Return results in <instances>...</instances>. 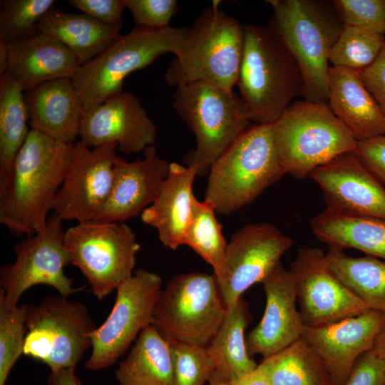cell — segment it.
Here are the masks:
<instances>
[{"instance_id":"cell-1","label":"cell","mask_w":385,"mask_h":385,"mask_svg":"<svg viewBox=\"0 0 385 385\" xmlns=\"http://www.w3.org/2000/svg\"><path fill=\"white\" fill-rule=\"evenodd\" d=\"M72 145L31 129L0 190V222L14 235H32L46 226L63 183Z\"/></svg>"},{"instance_id":"cell-2","label":"cell","mask_w":385,"mask_h":385,"mask_svg":"<svg viewBox=\"0 0 385 385\" xmlns=\"http://www.w3.org/2000/svg\"><path fill=\"white\" fill-rule=\"evenodd\" d=\"M273 9L269 26L297 61L305 101H328L330 51L344 24L332 1L269 0Z\"/></svg>"},{"instance_id":"cell-3","label":"cell","mask_w":385,"mask_h":385,"mask_svg":"<svg viewBox=\"0 0 385 385\" xmlns=\"http://www.w3.org/2000/svg\"><path fill=\"white\" fill-rule=\"evenodd\" d=\"M244 50L236 86L251 122L273 124L302 96L299 66L270 26H244Z\"/></svg>"},{"instance_id":"cell-4","label":"cell","mask_w":385,"mask_h":385,"mask_svg":"<svg viewBox=\"0 0 385 385\" xmlns=\"http://www.w3.org/2000/svg\"><path fill=\"white\" fill-rule=\"evenodd\" d=\"M205 200L230 215L252 202L286 175L276 148L273 124L250 125L213 163Z\"/></svg>"},{"instance_id":"cell-5","label":"cell","mask_w":385,"mask_h":385,"mask_svg":"<svg viewBox=\"0 0 385 385\" xmlns=\"http://www.w3.org/2000/svg\"><path fill=\"white\" fill-rule=\"evenodd\" d=\"M244 26L216 6L205 9L188 27L180 53L163 78L171 86L204 82L232 91L244 50Z\"/></svg>"},{"instance_id":"cell-6","label":"cell","mask_w":385,"mask_h":385,"mask_svg":"<svg viewBox=\"0 0 385 385\" xmlns=\"http://www.w3.org/2000/svg\"><path fill=\"white\" fill-rule=\"evenodd\" d=\"M188 27L135 28L120 35L96 57L79 66L71 78L83 109L88 111L123 91L125 78L159 56H178Z\"/></svg>"},{"instance_id":"cell-7","label":"cell","mask_w":385,"mask_h":385,"mask_svg":"<svg viewBox=\"0 0 385 385\" xmlns=\"http://www.w3.org/2000/svg\"><path fill=\"white\" fill-rule=\"evenodd\" d=\"M273 133L285 173L297 179L353 152L357 143L327 104L305 100L287 108L273 123Z\"/></svg>"},{"instance_id":"cell-8","label":"cell","mask_w":385,"mask_h":385,"mask_svg":"<svg viewBox=\"0 0 385 385\" xmlns=\"http://www.w3.org/2000/svg\"><path fill=\"white\" fill-rule=\"evenodd\" d=\"M173 106L193 132L196 147L185 157L197 176L208 174L213 163L251 125L236 93L204 82L175 87Z\"/></svg>"},{"instance_id":"cell-9","label":"cell","mask_w":385,"mask_h":385,"mask_svg":"<svg viewBox=\"0 0 385 385\" xmlns=\"http://www.w3.org/2000/svg\"><path fill=\"white\" fill-rule=\"evenodd\" d=\"M227 312L213 274H179L160 291L152 325L170 343L207 346L220 329Z\"/></svg>"},{"instance_id":"cell-10","label":"cell","mask_w":385,"mask_h":385,"mask_svg":"<svg viewBox=\"0 0 385 385\" xmlns=\"http://www.w3.org/2000/svg\"><path fill=\"white\" fill-rule=\"evenodd\" d=\"M26 326L23 354L51 371L75 369L97 328L84 304L60 294L27 304Z\"/></svg>"},{"instance_id":"cell-11","label":"cell","mask_w":385,"mask_h":385,"mask_svg":"<svg viewBox=\"0 0 385 385\" xmlns=\"http://www.w3.org/2000/svg\"><path fill=\"white\" fill-rule=\"evenodd\" d=\"M64 242L71 263L103 299L133 274L140 246L124 222L88 221L65 230Z\"/></svg>"},{"instance_id":"cell-12","label":"cell","mask_w":385,"mask_h":385,"mask_svg":"<svg viewBox=\"0 0 385 385\" xmlns=\"http://www.w3.org/2000/svg\"><path fill=\"white\" fill-rule=\"evenodd\" d=\"M62 222L51 215L42 230L15 246V262L1 266L0 302L7 307L18 306L21 294L35 285L51 286L66 297L82 289L73 287V279L63 272L71 260Z\"/></svg>"},{"instance_id":"cell-13","label":"cell","mask_w":385,"mask_h":385,"mask_svg":"<svg viewBox=\"0 0 385 385\" xmlns=\"http://www.w3.org/2000/svg\"><path fill=\"white\" fill-rule=\"evenodd\" d=\"M161 286L158 274L139 269L116 288L111 313L91 335L92 351L85 364L87 369L101 370L114 364L141 331L152 324Z\"/></svg>"},{"instance_id":"cell-14","label":"cell","mask_w":385,"mask_h":385,"mask_svg":"<svg viewBox=\"0 0 385 385\" xmlns=\"http://www.w3.org/2000/svg\"><path fill=\"white\" fill-rule=\"evenodd\" d=\"M116 143L72 145L70 163L52 211L62 221H93L110 193L118 157Z\"/></svg>"},{"instance_id":"cell-15","label":"cell","mask_w":385,"mask_h":385,"mask_svg":"<svg viewBox=\"0 0 385 385\" xmlns=\"http://www.w3.org/2000/svg\"><path fill=\"white\" fill-rule=\"evenodd\" d=\"M289 270L304 326L327 324L368 309L330 271L322 249L300 248Z\"/></svg>"},{"instance_id":"cell-16","label":"cell","mask_w":385,"mask_h":385,"mask_svg":"<svg viewBox=\"0 0 385 385\" xmlns=\"http://www.w3.org/2000/svg\"><path fill=\"white\" fill-rule=\"evenodd\" d=\"M292 245L291 237L268 222L250 224L237 231L227 243L225 280L220 287L227 309L250 287L262 283Z\"/></svg>"},{"instance_id":"cell-17","label":"cell","mask_w":385,"mask_h":385,"mask_svg":"<svg viewBox=\"0 0 385 385\" xmlns=\"http://www.w3.org/2000/svg\"><path fill=\"white\" fill-rule=\"evenodd\" d=\"M157 127L137 97L122 91L99 106L83 111L79 138L90 148L116 143L127 155L153 145Z\"/></svg>"},{"instance_id":"cell-18","label":"cell","mask_w":385,"mask_h":385,"mask_svg":"<svg viewBox=\"0 0 385 385\" xmlns=\"http://www.w3.org/2000/svg\"><path fill=\"white\" fill-rule=\"evenodd\" d=\"M385 316L362 313L317 327L304 326L302 338L324 364L334 385H342L358 359L372 349Z\"/></svg>"},{"instance_id":"cell-19","label":"cell","mask_w":385,"mask_h":385,"mask_svg":"<svg viewBox=\"0 0 385 385\" xmlns=\"http://www.w3.org/2000/svg\"><path fill=\"white\" fill-rule=\"evenodd\" d=\"M170 163L150 145L143 158L128 162L117 157L108 197L93 221L124 222L141 215L158 196L168 177Z\"/></svg>"},{"instance_id":"cell-20","label":"cell","mask_w":385,"mask_h":385,"mask_svg":"<svg viewBox=\"0 0 385 385\" xmlns=\"http://www.w3.org/2000/svg\"><path fill=\"white\" fill-rule=\"evenodd\" d=\"M326 208L385 220V188L351 153L341 155L312 172Z\"/></svg>"},{"instance_id":"cell-21","label":"cell","mask_w":385,"mask_h":385,"mask_svg":"<svg viewBox=\"0 0 385 385\" xmlns=\"http://www.w3.org/2000/svg\"><path fill=\"white\" fill-rule=\"evenodd\" d=\"M266 296L264 314L249 333L250 354L264 358L289 346L302 337L304 324L297 308V290L290 270L279 263L262 282Z\"/></svg>"},{"instance_id":"cell-22","label":"cell","mask_w":385,"mask_h":385,"mask_svg":"<svg viewBox=\"0 0 385 385\" xmlns=\"http://www.w3.org/2000/svg\"><path fill=\"white\" fill-rule=\"evenodd\" d=\"M24 97L31 129L60 142L77 141L84 111L71 78L46 81Z\"/></svg>"},{"instance_id":"cell-23","label":"cell","mask_w":385,"mask_h":385,"mask_svg":"<svg viewBox=\"0 0 385 385\" xmlns=\"http://www.w3.org/2000/svg\"><path fill=\"white\" fill-rule=\"evenodd\" d=\"M7 48L6 73L24 91L46 81L71 78L80 66L65 45L42 33L8 43Z\"/></svg>"},{"instance_id":"cell-24","label":"cell","mask_w":385,"mask_h":385,"mask_svg":"<svg viewBox=\"0 0 385 385\" xmlns=\"http://www.w3.org/2000/svg\"><path fill=\"white\" fill-rule=\"evenodd\" d=\"M327 105L357 141L385 135V114L358 71L331 66Z\"/></svg>"},{"instance_id":"cell-25","label":"cell","mask_w":385,"mask_h":385,"mask_svg":"<svg viewBox=\"0 0 385 385\" xmlns=\"http://www.w3.org/2000/svg\"><path fill=\"white\" fill-rule=\"evenodd\" d=\"M194 168L170 163L167 178L154 202L140 215L142 221L158 232L162 244L171 250L183 245L192 202Z\"/></svg>"},{"instance_id":"cell-26","label":"cell","mask_w":385,"mask_h":385,"mask_svg":"<svg viewBox=\"0 0 385 385\" xmlns=\"http://www.w3.org/2000/svg\"><path fill=\"white\" fill-rule=\"evenodd\" d=\"M312 233L329 247L352 248L385 261V220L325 208L310 221Z\"/></svg>"},{"instance_id":"cell-27","label":"cell","mask_w":385,"mask_h":385,"mask_svg":"<svg viewBox=\"0 0 385 385\" xmlns=\"http://www.w3.org/2000/svg\"><path fill=\"white\" fill-rule=\"evenodd\" d=\"M120 28L104 24L86 14L68 13L54 8L38 24L39 33L65 45L80 66L103 52L120 35Z\"/></svg>"},{"instance_id":"cell-28","label":"cell","mask_w":385,"mask_h":385,"mask_svg":"<svg viewBox=\"0 0 385 385\" xmlns=\"http://www.w3.org/2000/svg\"><path fill=\"white\" fill-rule=\"evenodd\" d=\"M248 322L247 304L241 297L227 309L222 324L207 346L215 365L208 384H227L257 366L250 358L247 347L245 332Z\"/></svg>"},{"instance_id":"cell-29","label":"cell","mask_w":385,"mask_h":385,"mask_svg":"<svg viewBox=\"0 0 385 385\" xmlns=\"http://www.w3.org/2000/svg\"><path fill=\"white\" fill-rule=\"evenodd\" d=\"M119 385H175L170 344L155 327L143 329L115 371Z\"/></svg>"},{"instance_id":"cell-30","label":"cell","mask_w":385,"mask_h":385,"mask_svg":"<svg viewBox=\"0 0 385 385\" xmlns=\"http://www.w3.org/2000/svg\"><path fill=\"white\" fill-rule=\"evenodd\" d=\"M325 257L330 271L368 309L385 316V261L371 256L353 257L331 247Z\"/></svg>"},{"instance_id":"cell-31","label":"cell","mask_w":385,"mask_h":385,"mask_svg":"<svg viewBox=\"0 0 385 385\" xmlns=\"http://www.w3.org/2000/svg\"><path fill=\"white\" fill-rule=\"evenodd\" d=\"M24 92L8 73L0 77V190L9 183L16 155L31 130Z\"/></svg>"},{"instance_id":"cell-32","label":"cell","mask_w":385,"mask_h":385,"mask_svg":"<svg viewBox=\"0 0 385 385\" xmlns=\"http://www.w3.org/2000/svg\"><path fill=\"white\" fill-rule=\"evenodd\" d=\"M260 364L272 385H334L322 360L302 337Z\"/></svg>"},{"instance_id":"cell-33","label":"cell","mask_w":385,"mask_h":385,"mask_svg":"<svg viewBox=\"0 0 385 385\" xmlns=\"http://www.w3.org/2000/svg\"><path fill=\"white\" fill-rule=\"evenodd\" d=\"M215 212L211 202L195 197L183 245H188L212 266L220 287L225 280L227 243Z\"/></svg>"},{"instance_id":"cell-34","label":"cell","mask_w":385,"mask_h":385,"mask_svg":"<svg viewBox=\"0 0 385 385\" xmlns=\"http://www.w3.org/2000/svg\"><path fill=\"white\" fill-rule=\"evenodd\" d=\"M385 36L344 24L329 57L331 66L361 71L370 66L381 52Z\"/></svg>"},{"instance_id":"cell-35","label":"cell","mask_w":385,"mask_h":385,"mask_svg":"<svg viewBox=\"0 0 385 385\" xmlns=\"http://www.w3.org/2000/svg\"><path fill=\"white\" fill-rule=\"evenodd\" d=\"M54 4L53 0L1 1L0 41L8 43L38 34L41 20Z\"/></svg>"},{"instance_id":"cell-36","label":"cell","mask_w":385,"mask_h":385,"mask_svg":"<svg viewBox=\"0 0 385 385\" xmlns=\"http://www.w3.org/2000/svg\"><path fill=\"white\" fill-rule=\"evenodd\" d=\"M27 304L7 307L0 302V385L23 354L26 334Z\"/></svg>"},{"instance_id":"cell-37","label":"cell","mask_w":385,"mask_h":385,"mask_svg":"<svg viewBox=\"0 0 385 385\" xmlns=\"http://www.w3.org/2000/svg\"><path fill=\"white\" fill-rule=\"evenodd\" d=\"M175 385H205L215 369L207 346L170 342Z\"/></svg>"},{"instance_id":"cell-38","label":"cell","mask_w":385,"mask_h":385,"mask_svg":"<svg viewBox=\"0 0 385 385\" xmlns=\"http://www.w3.org/2000/svg\"><path fill=\"white\" fill-rule=\"evenodd\" d=\"M344 24L385 36V0H334Z\"/></svg>"},{"instance_id":"cell-39","label":"cell","mask_w":385,"mask_h":385,"mask_svg":"<svg viewBox=\"0 0 385 385\" xmlns=\"http://www.w3.org/2000/svg\"><path fill=\"white\" fill-rule=\"evenodd\" d=\"M135 28L160 29L169 26L179 9L175 0H125Z\"/></svg>"},{"instance_id":"cell-40","label":"cell","mask_w":385,"mask_h":385,"mask_svg":"<svg viewBox=\"0 0 385 385\" xmlns=\"http://www.w3.org/2000/svg\"><path fill=\"white\" fill-rule=\"evenodd\" d=\"M342 385H385V360L372 350L364 353Z\"/></svg>"},{"instance_id":"cell-41","label":"cell","mask_w":385,"mask_h":385,"mask_svg":"<svg viewBox=\"0 0 385 385\" xmlns=\"http://www.w3.org/2000/svg\"><path fill=\"white\" fill-rule=\"evenodd\" d=\"M69 4L104 24L123 26L125 0H70Z\"/></svg>"},{"instance_id":"cell-42","label":"cell","mask_w":385,"mask_h":385,"mask_svg":"<svg viewBox=\"0 0 385 385\" xmlns=\"http://www.w3.org/2000/svg\"><path fill=\"white\" fill-rule=\"evenodd\" d=\"M352 153L381 183L385 184V135L357 141Z\"/></svg>"},{"instance_id":"cell-43","label":"cell","mask_w":385,"mask_h":385,"mask_svg":"<svg viewBox=\"0 0 385 385\" xmlns=\"http://www.w3.org/2000/svg\"><path fill=\"white\" fill-rule=\"evenodd\" d=\"M359 73L364 86L385 114V41L376 60Z\"/></svg>"},{"instance_id":"cell-44","label":"cell","mask_w":385,"mask_h":385,"mask_svg":"<svg viewBox=\"0 0 385 385\" xmlns=\"http://www.w3.org/2000/svg\"><path fill=\"white\" fill-rule=\"evenodd\" d=\"M211 385H216L210 384ZM224 385H272L265 370L260 364L250 373L245 376Z\"/></svg>"},{"instance_id":"cell-45","label":"cell","mask_w":385,"mask_h":385,"mask_svg":"<svg viewBox=\"0 0 385 385\" xmlns=\"http://www.w3.org/2000/svg\"><path fill=\"white\" fill-rule=\"evenodd\" d=\"M48 385H81L75 373V369H62L51 371L48 379Z\"/></svg>"},{"instance_id":"cell-46","label":"cell","mask_w":385,"mask_h":385,"mask_svg":"<svg viewBox=\"0 0 385 385\" xmlns=\"http://www.w3.org/2000/svg\"><path fill=\"white\" fill-rule=\"evenodd\" d=\"M371 350L378 357L385 360V322L381 328Z\"/></svg>"},{"instance_id":"cell-47","label":"cell","mask_w":385,"mask_h":385,"mask_svg":"<svg viewBox=\"0 0 385 385\" xmlns=\"http://www.w3.org/2000/svg\"><path fill=\"white\" fill-rule=\"evenodd\" d=\"M8 43L0 41V77L7 72L8 68Z\"/></svg>"},{"instance_id":"cell-48","label":"cell","mask_w":385,"mask_h":385,"mask_svg":"<svg viewBox=\"0 0 385 385\" xmlns=\"http://www.w3.org/2000/svg\"><path fill=\"white\" fill-rule=\"evenodd\" d=\"M209 385V384H208Z\"/></svg>"}]
</instances>
